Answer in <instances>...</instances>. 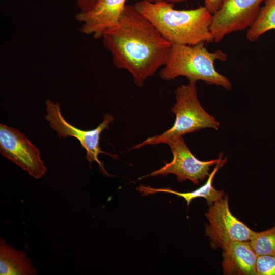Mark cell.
<instances>
[{
    "label": "cell",
    "mask_w": 275,
    "mask_h": 275,
    "mask_svg": "<svg viewBox=\"0 0 275 275\" xmlns=\"http://www.w3.org/2000/svg\"><path fill=\"white\" fill-rule=\"evenodd\" d=\"M101 39L115 66L129 72L138 86L163 66L172 45L134 5L127 4L118 22Z\"/></svg>",
    "instance_id": "1"
},
{
    "label": "cell",
    "mask_w": 275,
    "mask_h": 275,
    "mask_svg": "<svg viewBox=\"0 0 275 275\" xmlns=\"http://www.w3.org/2000/svg\"><path fill=\"white\" fill-rule=\"evenodd\" d=\"M134 6L172 44L214 42L210 31L212 15L204 6L177 10L172 3L145 0L137 2Z\"/></svg>",
    "instance_id": "2"
},
{
    "label": "cell",
    "mask_w": 275,
    "mask_h": 275,
    "mask_svg": "<svg viewBox=\"0 0 275 275\" xmlns=\"http://www.w3.org/2000/svg\"><path fill=\"white\" fill-rule=\"evenodd\" d=\"M205 43L172 44L167 61L159 72L160 78L169 81L183 76L189 80L202 81L230 90L231 82L218 72L214 66L217 60L226 61L227 54L220 49L209 51Z\"/></svg>",
    "instance_id": "3"
},
{
    "label": "cell",
    "mask_w": 275,
    "mask_h": 275,
    "mask_svg": "<svg viewBox=\"0 0 275 275\" xmlns=\"http://www.w3.org/2000/svg\"><path fill=\"white\" fill-rule=\"evenodd\" d=\"M196 84V81L190 80L187 84H182L176 89V103L171 109L176 119L171 128L161 134L147 138L134 146L132 149L166 144L171 139L204 128L219 129L220 123L201 106L198 98Z\"/></svg>",
    "instance_id": "4"
},
{
    "label": "cell",
    "mask_w": 275,
    "mask_h": 275,
    "mask_svg": "<svg viewBox=\"0 0 275 275\" xmlns=\"http://www.w3.org/2000/svg\"><path fill=\"white\" fill-rule=\"evenodd\" d=\"M45 103L47 113L45 118L49 123L50 127L57 132L58 136L60 138L71 136L77 139L87 152L85 159L89 162L90 167L93 161H95L101 171L104 174L109 175L103 163L99 160L98 155L104 153L114 157V155L102 151L100 147L101 134L103 131L109 128V124L114 121V117L109 113H106L103 121L96 128L84 130L70 124L64 119L61 113L59 103L47 100Z\"/></svg>",
    "instance_id": "5"
},
{
    "label": "cell",
    "mask_w": 275,
    "mask_h": 275,
    "mask_svg": "<svg viewBox=\"0 0 275 275\" xmlns=\"http://www.w3.org/2000/svg\"><path fill=\"white\" fill-rule=\"evenodd\" d=\"M205 216L209 223L205 232L213 249H223L234 241H250L254 233L231 213L227 194L209 206Z\"/></svg>",
    "instance_id": "6"
},
{
    "label": "cell",
    "mask_w": 275,
    "mask_h": 275,
    "mask_svg": "<svg viewBox=\"0 0 275 275\" xmlns=\"http://www.w3.org/2000/svg\"><path fill=\"white\" fill-rule=\"evenodd\" d=\"M264 0H222L212 15L210 26L214 42H221L231 33L248 29L256 21Z\"/></svg>",
    "instance_id": "7"
},
{
    "label": "cell",
    "mask_w": 275,
    "mask_h": 275,
    "mask_svg": "<svg viewBox=\"0 0 275 275\" xmlns=\"http://www.w3.org/2000/svg\"><path fill=\"white\" fill-rule=\"evenodd\" d=\"M166 144L169 146L172 152V160L142 178L173 174L176 176L179 182L189 180L195 184H198L200 181L208 177L210 167L216 165L222 158L223 154L221 153L218 159L206 161L198 159L190 151L182 136L171 139Z\"/></svg>",
    "instance_id": "8"
},
{
    "label": "cell",
    "mask_w": 275,
    "mask_h": 275,
    "mask_svg": "<svg viewBox=\"0 0 275 275\" xmlns=\"http://www.w3.org/2000/svg\"><path fill=\"white\" fill-rule=\"evenodd\" d=\"M0 152L36 179L44 175L46 168L40 150L17 129L0 124Z\"/></svg>",
    "instance_id": "9"
},
{
    "label": "cell",
    "mask_w": 275,
    "mask_h": 275,
    "mask_svg": "<svg viewBox=\"0 0 275 275\" xmlns=\"http://www.w3.org/2000/svg\"><path fill=\"white\" fill-rule=\"evenodd\" d=\"M126 0H97L93 7L85 12H79L75 19L81 24L80 31L96 39L101 38L106 30L119 21L125 9Z\"/></svg>",
    "instance_id": "10"
},
{
    "label": "cell",
    "mask_w": 275,
    "mask_h": 275,
    "mask_svg": "<svg viewBox=\"0 0 275 275\" xmlns=\"http://www.w3.org/2000/svg\"><path fill=\"white\" fill-rule=\"evenodd\" d=\"M222 249V266L224 274L257 275L258 255L250 241H232Z\"/></svg>",
    "instance_id": "11"
},
{
    "label": "cell",
    "mask_w": 275,
    "mask_h": 275,
    "mask_svg": "<svg viewBox=\"0 0 275 275\" xmlns=\"http://www.w3.org/2000/svg\"><path fill=\"white\" fill-rule=\"evenodd\" d=\"M227 158L220 160L210 174L205 183L198 189L190 192L181 193L174 190L170 188H155L150 186L141 185L136 188L138 191L142 193L143 195L148 196L157 192H164L177 195L185 199L188 206L191 201L197 198H204L206 199L207 204L209 206L221 199L225 195L223 190H217L213 186V178L218 170L226 162Z\"/></svg>",
    "instance_id": "12"
},
{
    "label": "cell",
    "mask_w": 275,
    "mask_h": 275,
    "mask_svg": "<svg viewBox=\"0 0 275 275\" xmlns=\"http://www.w3.org/2000/svg\"><path fill=\"white\" fill-rule=\"evenodd\" d=\"M0 274L35 275L37 269L32 267V260L25 252L9 246L1 238Z\"/></svg>",
    "instance_id": "13"
},
{
    "label": "cell",
    "mask_w": 275,
    "mask_h": 275,
    "mask_svg": "<svg viewBox=\"0 0 275 275\" xmlns=\"http://www.w3.org/2000/svg\"><path fill=\"white\" fill-rule=\"evenodd\" d=\"M275 29V0H265L255 23L248 29L246 39L256 41L266 32Z\"/></svg>",
    "instance_id": "14"
},
{
    "label": "cell",
    "mask_w": 275,
    "mask_h": 275,
    "mask_svg": "<svg viewBox=\"0 0 275 275\" xmlns=\"http://www.w3.org/2000/svg\"><path fill=\"white\" fill-rule=\"evenodd\" d=\"M250 242L258 256L275 255V224L263 231H254Z\"/></svg>",
    "instance_id": "15"
},
{
    "label": "cell",
    "mask_w": 275,
    "mask_h": 275,
    "mask_svg": "<svg viewBox=\"0 0 275 275\" xmlns=\"http://www.w3.org/2000/svg\"><path fill=\"white\" fill-rule=\"evenodd\" d=\"M256 271L257 275H275V255L258 256Z\"/></svg>",
    "instance_id": "16"
},
{
    "label": "cell",
    "mask_w": 275,
    "mask_h": 275,
    "mask_svg": "<svg viewBox=\"0 0 275 275\" xmlns=\"http://www.w3.org/2000/svg\"><path fill=\"white\" fill-rule=\"evenodd\" d=\"M204 6L212 15L219 8L222 0H203Z\"/></svg>",
    "instance_id": "17"
},
{
    "label": "cell",
    "mask_w": 275,
    "mask_h": 275,
    "mask_svg": "<svg viewBox=\"0 0 275 275\" xmlns=\"http://www.w3.org/2000/svg\"><path fill=\"white\" fill-rule=\"evenodd\" d=\"M97 0H76L79 12H85L90 10L95 4Z\"/></svg>",
    "instance_id": "18"
},
{
    "label": "cell",
    "mask_w": 275,
    "mask_h": 275,
    "mask_svg": "<svg viewBox=\"0 0 275 275\" xmlns=\"http://www.w3.org/2000/svg\"><path fill=\"white\" fill-rule=\"evenodd\" d=\"M145 1H148L150 2H163L175 4V3H183L184 2H187L190 0H145Z\"/></svg>",
    "instance_id": "19"
}]
</instances>
